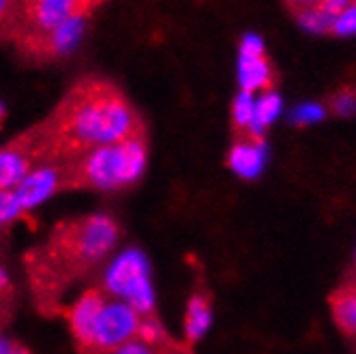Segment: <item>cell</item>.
Returning a JSON list of instances; mask_svg holds the SVG:
<instances>
[{
    "label": "cell",
    "mask_w": 356,
    "mask_h": 354,
    "mask_svg": "<svg viewBox=\"0 0 356 354\" xmlns=\"http://www.w3.org/2000/svg\"><path fill=\"white\" fill-rule=\"evenodd\" d=\"M43 131L54 157H82L92 148L144 136L134 106L118 86L101 78L75 84Z\"/></svg>",
    "instance_id": "1"
},
{
    "label": "cell",
    "mask_w": 356,
    "mask_h": 354,
    "mask_svg": "<svg viewBox=\"0 0 356 354\" xmlns=\"http://www.w3.org/2000/svg\"><path fill=\"white\" fill-rule=\"evenodd\" d=\"M118 241V225L108 215H88L56 227L45 251V266L71 277L104 260Z\"/></svg>",
    "instance_id": "2"
},
{
    "label": "cell",
    "mask_w": 356,
    "mask_h": 354,
    "mask_svg": "<svg viewBox=\"0 0 356 354\" xmlns=\"http://www.w3.org/2000/svg\"><path fill=\"white\" fill-rule=\"evenodd\" d=\"M148 163L144 136L92 148L71 166V181L95 189H120L142 179Z\"/></svg>",
    "instance_id": "3"
},
{
    "label": "cell",
    "mask_w": 356,
    "mask_h": 354,
    "mask_svg": "<svg viewBox=\"0 0 356 354\" xmlns=\"http://www.w3.org/2000/svg\"><path fill=\"white\" fill-rule=\"evenodd\" d=\"M104 288L116 300L131 305L142 318L155 312L150 262L140 249H127L114 258L104 275Z\"/></svg>",
    "instance_id": "4"
},
{
    "label": "cell",
    "mask_w": 356,
    "mask_h": 354,
    "mask_svg": "<svg viewBox=\"0 0 356 354\" xmlns=\"http://www.w3.org/2000/svg\"><path fill=\"white\" fill-rule=\"evenodd\" d=\"M142 316L122 300H106L104 309L99 314V320L95 324L92 344L86 352L95 354H108L127 341L138 337Z\"/></svg>",
    "instance_id": "5"
},
{
    "label": "cell",
    "mask_w": 356,
    "mask_h": 354,
    "mask_svg": "<svg viewBox=\"0 0 356 354\" xmlns=\"http://www.w3.org/2000/svg\"><path fill=\"white\" fill-rule=\"evenodd\" d=\"M104 0H24V26L22 39H33L75 15H88Z\"/></svg>",
    "instance_id": "6"
},
{
    "label": "cell",
    "mask_w": 356,
    "mask_h": 354,
    "mask_svg": "<svg viewBox=\"0 0 356 354\" xmlns=\"http://www.w3.org/2000/svg\"><path fill=\"white\" fill-rule=\"evenodd\" d=\"M45 153H49V144L43 127L37 131L33 129L29 136L5 146L0 150V189L13 191L33 170L35 159L43 157Z\"/></svg>",
    "instance_id": "7"
},
{
    "label": "cell",
    "mask_w": 356,
    "mask_h": 354,
    "mask_svg": "<svg viewBox=\"0 0 356 354\" xmlns=\"http://www.w3.org/2000/svg\"><path fill=\"white\" fill-rule=\"evenodd\" d=\"M88 15H75L69 17L67 22L58 24L56 29L47 31L39 37L33 39H22L17 41L19 47L33 58H43V61H54L65 54H69L71 49L80 43L84 31H86Z\"/></svg>",
    "instance_id": "8"
},
{
    "label": "cell",
    "mask_w": 356,
    "mask_h": 354,
    "mask_svg": "<svg viewBox=\"0 0 356 354\" xmlns=\"http://www.w3.org/2000/svg\"><path fill=\"white\" fill-rule=\"evenodd\" d=\"M69 172H71V166H60L52 161L41 163L39 168H33L26 174V179L13 189L22 211L26 213L52 198L60 187L67 185V181H71Z\"/></svg>",
    "instance_id": "9"
},
{
    "label": "cell",
    "mask_w": 356,
    "mask_h": 354,
    "mask_svg": "<svg viewBox=\"0 0 356 354\" xmlns=\"http://www.w3.org/2000/svg\"><path fill=\"white\" fill-rule=\"evenodd\" d=\"M268 163V144L264 138H238L230 153H227V168L243 181H258Z\"/></svg>",
    "instance_id": "10"
},
{
    "label": "cell",
    "mask_w": 356,
    "mask_h": 354,
    "mask_svg": "<svg viewBox=\"0 0 356 354\" xmlns=\"http://www.w3.org/2000/svg\"><path fill=\"white\" fill-rule=\"evenodd\" d=\"M106 305V296L99 290H88L84 292L78 300L73 303L69 309V328L75 337V341L80 344V348L86 352L92 344V333L95 324L99 320V314Z\"/></svg>",
    "instance_id": "11"
},
{
    "label": "cell",
    "mask_w": 356,
    "mask_h": 354,
    "mask_svg": "<svg viewBox=\"0 0 356 354\" xmlns=\"http://www.w3.org/2000/svg\"><path fill=\"white\" fill-rule=\"evenodd\" d=\"M236 80L241 90L260 95L273 86V67L264 56H238Z\"/></svg>",
    "instance_id": "12"
},
{
    "label": "cell",
    "mask_w": 356,
    "mask_h": 354,
    "mask_svg": "<svg viewBox=\"0 0 356 354\" xmlns=\"http://www.w3.org/2000/svg\"><path fill=\"white\" fill-rule=\"evenodd\" d=\"M213 326V305L204 292H195L187 300L185 309V339L187 344H195L204 337Z\"/></svg>",
    "instance_id": "13"
},
{
    "label": "cell",
    "mask_w": 356,
    "mask_h": 354,
    "mask_svg": "<svg viewBox=\"0 0 356 354\" xmlns=\"http://www.w3.org/2000/svg\"><path fill=\"white\" fill-rule=\"evenodd\" d=\"M330 314L337 328L348 335L356 337V280L341 284L330 296Z\"/></svg>",
    "instance_id": "14"
},
{
    "label": "cell",
    "mask_w": 356,
    "mask_h": 354,
    "mask_svg": "<svg viewBox=\"0 0 356 354\" xmlns=\"http://www.w3.org/2000/svg\"><path fill=\"white\" fill-rule=\"evenodd\" d=\"M284 112V99L277 90L268 88L256 95V112H253V122L249 127L251 138H264V134L277 122V118Z\"/></svg>",
    "instance_id": "15"
},
{
    "label": "cell",
    "mask_w": 356,
    "mask_h": 354,
    "mask_svg": "<svg viewBox=\"0 0 356 354\" xmlns=\"http://www.w3.org/2000/svg\"><path fill=\"white\" fill-rule=\"evenodd\" d=\"M24 26V0H0V39H15Z\"/></svg>",
    "instance_id": "16"
},
{
    "label": "cell",
    "mask_w": 356,
    "mask_h": 354,
    "mask_svg": "<svg viewBox=\"0 0 356 354\" xmlns=\"http://www.w3.org/2000/svg\"><path fill=\"white\" fill-rule=\"evenodd\" d=\"M253 112H256V95L238 90L232 104V122L241 134H249V127L253 122Z\"/></svg>",
    "instance_id": "17"
},
{
    "label": "cell",
    "mask_w": 356,
    "mask_h": 354,
    "mask_svg": "<svg viewBox=\"0 0 356 354\" xmlns=\"http://www.w3.org/2000/svg\"><path fill=\"white\" fill-rule=\"evenodd\" d=\"M326 118V108L316 101H305L290 110V122L294 127H312Z\"/></svg>",
    "instance_id": "18"
},
{
    "label": "cell",
    "mask_w": 356,
    "mask_h": 354,
    "mask_svg": "<svg viewBox=\"0 0 356 354\" xmlns=\"http://www.w3.org/2000/svg\"><path fill=\"white\" fill-rule=\"evenodd\" d=\"M298 24L312 35H324L333 29V19H330L320 7H309L298 11Z\"/></svg>",
    "instance_id": "19"
},
{
    "label": "cell",
    "mask_w": 356,
    "mask_h": 354,
    "mask_svg": "<svg viewBox=\"0 0 356 354\" xmlns=\"http://www.w3.org/2000/svg\"><path fill=\"white\" fill-rule=\"evenodd\" d=\"M165 337H168V335H165V331H163V326L159 324V320H155L152 316L142 318V322H140V331H138V339L146 341L148 346L159 348V346L165 344Z\"/></svg>",
    "instance_id": "20"
},
{
    "label": "cell",
    "mask_w": 356,
    "mask_h": 354,
    "mask_svg": "<svg viewBox=\"0 0 356 354\" xmlns=\"http://www.w3.org/2000/svg\"><path fill=\"white\" fill-rule=\"evenodd\" d=\"M330 110H333L337 116L348 118L356 114V88H343L339 90L333 101H330Z\"/></svg>",
    "instance_id": "21"
},
{
    "label": "cell",
    "mask_w": 356,
    "mask_h": 354,
    "mask_svg": "<svg viewBox=\"0 0 356 354\" xmlns=\"http://www.w3.org/2000/svg\"><path fill=\"white\" fill-rule=\"evenodd\" d=\"M22 213L24 211L19 207L15 193L7 191V189H0V225H7V223L15 221Z\"/></svg>",
    "instance_id": "22"
},
{
    "label": "cell",
    "mask_w": 356,
    "mask_h": 354,
    "mask_svg": "<svg viewBox=\"0 0 356 354\" xmlns=\"http://www.w3.org/2000/svg\"><path fill=\"white\" fill-rule=\"evenodd\" d=\"M330 33H335L337 37H354L356 35V0L339 15L333 19V29Z\"/></svg>",
    "instance_id": "23"
},
{
    "label": "cell",
    "mask_w": 356,
    "mask_h": 354,
    "mask_svg": "<svg viewBox=\"0 0 356 354\" xmlns=\"http://www.w3.org/2000/svg\"><path fill=\"white\" fill-rule=\"evenodd\" d=\"M266 52V45H264V39L256 33H247L243 39H241V45H238V56H264Z\"/></svg>",
    "instance_id": "24"
},
{
    "label": "cell",
    "mask_w": 356,
    "mask_h": 354,
    "mask_svg": "<svg viewBox=\"0 0 356 354\" xmlns=\"http://www.w3.org/2000/svg\"><path fill=\"white\" fill-rule=\"evenodd\" d=\"M108 354H161V352H159V348L148 346L146 341L136 337V339L127 341L124 346H120V348H116V350H112Z\"/></svg>",
    "instance_id": "25"
},
{
    "label": "cell",
    "mask_w": 356,
    "mask_h": 354,
    "mask_svg": "<svg viewBox=\"0 0 356 354\" xmlns=\"http://www.w3.org/2000/svg\"><path fill=\"white\" fill-rule=\"evenodd\" d=\"M352 3H354V0H322L320 9H322L330 19H335V17H339Z\"/></svg>",
    "instance_id": "26"
},
{
    "label": "cell",
    "mask_w": 356,
    "mask_h": 354,
    "mask_svg": "<svg viewBox=\"0 0 356 354\" xmlns=\"http://www.w3.org/2000/svg\"><path fill=\"white\" fill-rule=\"evenodd\" d=\"M0 354H31V352L24 346H19V344L0 335Z\"/></svg>",
    "instance_id": "27"
},
{
    "label": "cell",
    "mask_w": 356,
    "mask_h": 354,
    "mask_svg": "<svg viewBox=\"0 0 356 354\" xmlns=\"http://www.w3.org/2000/svg\"><path fill=\"white\" fill-rule=\"evenodd\" d=\"M288 3L300 11V9H309V7H320L322 0H288Z\"/></svg>",
    "instance_id": "28"
},
{
    "label": "cell",
    "mask_w": 356,
    "mask_h": 354,
    "mask_svg": "<svg viewBox=\"0 0 356 354\" xmlns=\"http://www.w3.org/2000/svg\"><path fill=\"white\" fill-rule=\"evenodd\" d=\"M3 118H5V106L0 104V120H3Z\"/></svg>",
    "instance_id": "29"
},
{
    "label": "cell",
    "mask_w": 356,
    "mask_h": 354,
    "mask_svg": "<svg viewBox=\"0 0 356 354\" xmlns=\"http://www.w3.org/2000/svg\"><path fill=\"white\" fill-rule=\"evenodd\" d=\"M354 264H356V254H354Z\"/></svg>",
    "instance_id": "30"
}]
</instances>
